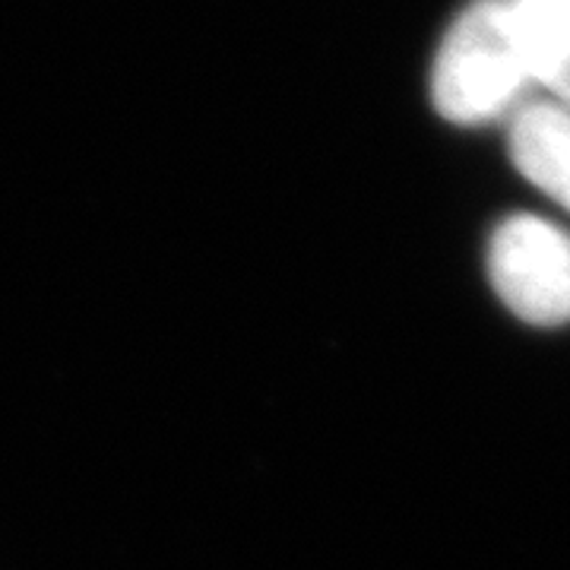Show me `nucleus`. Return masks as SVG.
Segmentation results:
<instances>
[{"label":"nucleus","instance_id":"nucleus-3","mask_svg":"<svg viewBox=\"0 0 570 570\" xmlns=\"http://www.w3.org/2000/svg\"><path fill=\"white\" fill-rule=\"evenodd\" d=\"M508 149L517 171L570 213V105L523 102L510 115Z\"/></svg>","mask_w":570,"mask_h":570},{"label":"nucleus","instance_id":"nucleus-2","mask_svg":"<svg viewBox=\"0 0 570 570\" xmlns=\"http://www.w3.org/2000/svg\"><path fill=\"white\" fill-rule=\"evenodd\" d=\"M489 279L517 321L542 330L570 324V235L532 213L491 232Z\"/></svg>","mask_w":570,"mask_h":570},{"label":"nucleus","instance_id":"nucleus-4","mask_svg":"<svg viewBox=\"0 0 570 570\" xmlns=\"http://www.w3.org/2000/svg\"><path fill=\"white\" fill-rule=\"evenodd\" d=\"M513 17L532 82L570 105V0H513Z\"/></svg>","mask_w":570,"mask_h":570},{"label":"nucleus","instance_id":"nucleus-1","mask_svg":"<svg viewBox=\"0 0 570 570\" xmlns=\"http://www.w3.org/2000/svg\"><path fill=\"white\" fill-rule=\"evenodd\" d=\"M530 86L513 0H472L431 67V102L441 118L463 127L510 118L527 102Z\"/></svg>","mask_w":570,"mask_h":570}]
</instances>
